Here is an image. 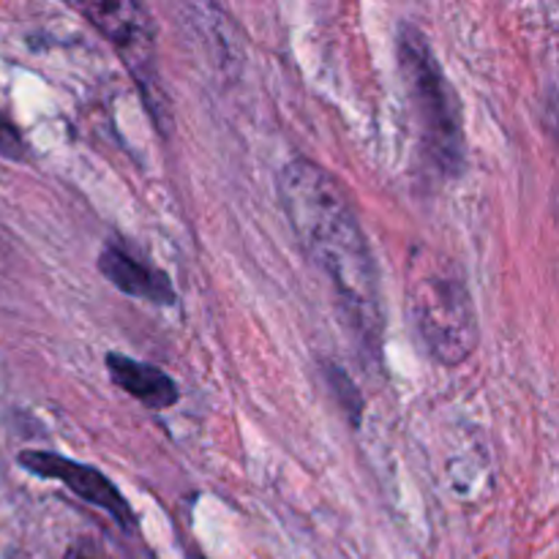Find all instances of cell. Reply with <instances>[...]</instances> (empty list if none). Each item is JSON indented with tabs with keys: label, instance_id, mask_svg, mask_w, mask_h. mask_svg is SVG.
Instances as JSON below:
<instances>
[{
	"label": "cell",
	"instance_id": "6da1fadb",
	"mask_svg": "<svg viewBox=\"0 0 559 559\" xmlns=\"http://www.w3.org/2000/svg\"><path fill=\"white\" fill-rule=\"evenodd\" d=\"M276 189L295 238L333 284L347 325L377 353L382 342L380 273L347 189L311 158L284 164Z\"/></svg>",
	"mask_w": 559,
	"mask_h": 559
},
{
	"label": "cell",
	"instance_id": "7a4b0ae2",
	"mask_svg": "<svg viewBox=\"0 0 559 559\" xmlns=\"http://www.w3.org/2000/svg\"><path fill=\"white\" fill-rule=\"evenodd\" d=\"M407 309L420 342L440 366H462L480 342L467 276L453 257L418 246L407 262Z\"/></svg>",
	"mask_w": 559,
	"mask_h": 559
},
{
	"label": "cell",
	"instance_id": "3957f363",
	"mask_svg": "<svg viewBox=\"0 0 559 559\" xmlns=\"http://www.w3.org/2000/svg\"><path fill=\"white\" fill-rule=\"evenodd\" d=\"M396 55L424 156L442 178H459L467 164V142L456 91L420 27L409 22L399 27Z\"/></svg>",
	"mask_w": 559,
	"mask_h": 559
},
{
	"label": "cell",
	"instance_id": "277c9868",
	"mask_svg": "<svg viewBox=\"0 0 559 559\" xmlns=\"http://www.w3.org/2000/svg\"><path fill=\"white\" fill-rule=\"evenodd\" d=\"M76 14L85 16L123 58L131 76L140 85L142 96L151 104V112L156 115L164 104L158 91V69H156V25H153L151 11L134 0H80L71 3Z\"/></svg>",
	"mask_w": 559,
	"mask_h": 559
},
{
	"label": "cell",
	"instance_id": "5b68a950",
	"mask_svg": "<svg viewBox=\"0 0 559 559\" xmlns=\"http://www.w3.org/2000/svg\"><path fill=\"white\" fill-rule=\"evenodd\" d=\"M22 469H27L31 475L38 478L58 480L63 484L71 495H76L80 500H85L87 506L98 508L107 516H112V522L123 530L136 527V516L131 511V506L126 502V497L115 489L112 480L104 473H98L91 464H80L74 459H66L60 453L49 451H22L16 459Z\"/></svg>",
	"mask_w": 559,
	"mask_h": 559
},
{
	"label": "cell",
	"instance_id": "8992f818",
	"mask_svg": "<svg viewBox=\"0 0 559 559\" xmlns=\"http://www.w3.org/2000/svg\"><path fill=\"white\" fill-rule=\"evenodd\" d=\"M98 273L129 298L147 300V304L156 306L175 304V289L167 273L158 271L153 262L142 260L140 254H134L129 246L118 243V240L98 251Z\"/></svg>",
	"mask_w": 559,
	"mask_h": 559
},
{
	"label": "cell",
	"instance_id": "52a82bcc",
	"mask_svg": "<svg viewBox=\"0 0 559 559\" xmlns=\"http://www.w3.org/2000/svg\"><path fill=\"white\" fill-rule=\"evenodd\" d=\"M109 380L147 409H169L180 402L178 382L158 366L134 360L123 353L107 355Z\"/></svg>",
	"mask_w": 559,
	"mask_h": 559
},
{
	"label": "cell",
	"instance_id": "ba28073f",
	"mask_svg": "<svg viewBox=\"0 0 559 559\" xmlns=\"http://www.w3.org/2000/svg\"><path fill=\"white\" fill-rule=\"evenodd\" d=\"M0 156L11 158V162H25L27 158L25 136L20 134V129L3 112H0Z\"/></svg>",
	"mask_w": 559,
	"mask_h": 559
},
{
	"label": "cell",
	"instance_id": "9c48e42d",
	"mask_svg": "<svg viewBox=\"0 0 559 559\" xmlns=\"http://www.w3.org/2000/svg\"><path fill=\"white\" fill-rule=\"evenodd\" d=\"M66 559H87L85 555H82V551H71V555L69 557H66Z\"/></svg>",
	"mask_w": 559,
	"mask_h": 559
}]
</instances>
